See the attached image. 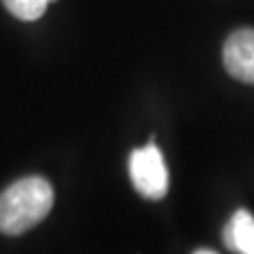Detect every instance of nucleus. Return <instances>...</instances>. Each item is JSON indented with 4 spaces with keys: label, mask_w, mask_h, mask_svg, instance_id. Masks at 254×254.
<instances>
[{
    "label": "nucleus",
    "mask_w": 254,
    "mask_h": 254,
    "mask_svg": "<svg viewBox=\"0 0 254 254\" xmlns=\"http://www.w3.org/2000/svg\"><path fill=\"white\" fill-rule=\"evenodd\" d=\"M53 208V187L43 176H26L0 193V233L21 235Z\"/></svg>",
    "instance_id": "f257e3e1"
},
{
    "label": "nucleus",
    "mask_w": 254,
    "mask_h": 254,
    "mask_svg": "<svg viewBox=\"0 0 254 254\" xmlns=\"http://www.w3.org/2000/svg\"><path fill=\"white\" fill-rule=\"evenodd\" d=\"M222 244L237 254H254V216L248 210H235L222 227Z\"/></svg>",
    "instance_id": "20e7f679"
},
{
    "label": "nucleus",
    "mask_w": 254,
    "mask_h": 254,
    "mask_svg": "<svg viewBox=\"0 0 254 254\" xmlns=\"http://www.w3.org/2000/svg\"><path fill=\"white\" fill-rule=\"evenodd\" d=\"M129 178L131 185L144 199H163L170 190V172L163 153L155 142L131 150L129 155Z\"/></svg>",
    "instance_id": "f03ea898"
},
{
    "label": "nucleus",
    "mask_w": 254,
    "mask_h": 254,
    "mask_svg": "<svg viewBox=\"0 0 254 254\" xmlns=\"http://www.w3.org/2000/svg\"><path fill=\"white\" fill-rule=\"evenodd\" d=\"M193 254H218V252H214V250H210V248H199V250H195Z\"/></svg>",
    "instance_id": "423d86ee"
},
{
    "label": "nucleus",
    "mask_w": 254,
    "mask_h": 254,
    "mask_svg": "<svg viewBox=\"0 0 254 254\" xmlns=\"http://www.w3.org/2000/svg\"><path fill=\"white\" fill-rule=\"evenodd\" d=\"M6 11L15 15L21 21H36L38 17H43L47 6L53 0H2Z\"/></svg>",
    "instance_id": "39448f33"
},
{
    "label": "nucleus",
    "mask_w": 254,
    "mask_h": 254,
    "mask_svg": "<svg viewBox=\"0 0 254 254\" xmlns=\"http://www.w3.org/2000/svg\"><path fill=\"white\" fill-rule=\"evenodd\" d=\"M222 64L233 78L254 85V28H242L229 34L222 47Z\"/></svg>",
    "instance_id": "7ed1b4c3"
}]
</instances>
